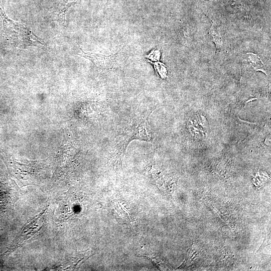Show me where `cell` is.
Instances as JSON below:
<instances>
[{"mask_svg":"<svg viewBox=\"0 0 271 271\" xmlns=\"http://www.w3.org/2000/svg\"><path fill=\"white\" fill-rule=\"evenodd\" d=\"M0 16L3 20L4 34L6 40L13 46L21 49L35 46L42 48L43 41L25 25L10 19L0 4Z\"/></svg>","mask_w":271,"mask_h":271,"instance_id":"obj_1","label":"cell"},{"mask_svg":"<svg viewBox=\"0 0 271 271\" xmlns=\"http://www.w3.org/2000/svg\"><path fill=\"white\" fill-rule=\"evenodd\" d=\"M131 125L123 133L118 141V147L123 151L132 140H139L152 141V133L147 119L140 118Z\"/></svg>","mask_w":271,"mask_h":271,"instance_id":"obj_2","label":"cell"},{"mask_svg":"<svg viewBox=\"0 0 271 271\" xmlns=\"http://www.w3.org/2000/svg\"><path fill=\"white\" fill-rule=\"evenodd\" d=\"M79 56L84 57L93 62L96 66L103 69L112 68L116 63L117 55H106L101 53L84 52L80 49Z\"/></svg>","mask_w":271,"mask_h":271,"instance_id":"obj_3","label":"cell"},{"mask_svg":"<svg viewBox=\"0 0 271 271\" xmlns=\"http://www.w3.org/2000/svg\"><path fill=\"white\" fill-rule=\"evenodd\" d=\"M78 0H59L51 13L53 21L58 22L61 25L65 23V16L69 9Z\"/></svg>","mask_w":271,"mask_h":271,"instance_id":"obj_4","label":"cell"},{"mask_svg":"<svg viewBox=\"0 0 271 271\" xmlns=\"http://www.w3.org/2000/svg\"><path fill=\"white\" fill-rule=\"evenodd\" d=\"M243 63L245 66L255 71H262L266 73L264 65L260 57L253 53H247L243 56Z\"/></svg>","mask_w":271,"mask_h":271,"instance_id":"obj_5","label":"cell"},{"mask_svg":"<svg viewBox=\"0 0 271 271\" xmlns=\"http://www.w3.org/2000/svg\"><path fill=\"white\" fill-rule=\"evenodd\" d=\"M209 34L212 41L215 44L218 50L222 49L223 46V39L220 32L213 23L209 30Z\"/></svg>","mask_w":271,"mask_h":271,"instance_id":"obj_6","label":"cell"}]
</instances>
